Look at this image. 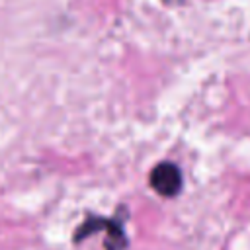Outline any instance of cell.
Masks as SVG:
<instances>
[{
	"mask_svg": "<svg viewBox=\"0 0 250 250\" xmlns=\"http://www.w3.org/2000/svg\"><path fill=\"white\" fill-rule=\"evenodd\" d=\"M150 188L162 197H174L182 189V172L172 162H160L150 170Z\"/></svg>",
	"mask_w": 250,
	"mask_h": 250,
	"instance_id": "7a4b0ae2",
	"label": "cell"
},
{
	"mask_svg": "<svg viewBox=\"0 0 250 250\" xmlns=\"http://www.w3.org/2000/svg\"><path fill=\"white\" fill-rule=\"evenodd\" d=\"M98 230H105L107 232V238H105V248L107 250H125L127 246V236H125V230H123V225L119 221H113V219H104V217H92L88 219L78 230H76V242L90 236L92 232H98Z\"/></svg>",
	"mask_w": 250,
	"mask_h": 250,
	"instance_id": "6da1fadb",
	"label": "cell"
}]
</instances>
